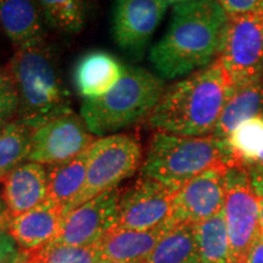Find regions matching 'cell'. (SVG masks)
Masks as SVG:
<instances>
[{
  "instance_id": "1",
  "label": "cell",
  "mask_w": 263,
  "mask_h": 263,
  "mask_svg": "<svg viewBox=\"0 0 263 263\" xmlns=\"http://www.w3.org/2000/svg\"><path fill=\"white\" fill-rule=\"evenodd\" d=\"M228 20L217 0L174 5L168 27L150 50L157 74L162 80H177L211 65L218 57Z\"/></svg>"
},
{
  "instance_id": "2",
  "label": "cell",
  "mask_w": 263,
  "mask_h": 263,
  "mask_svg": "<svg viewBox=\"0 0 263 263\" xmlns=\"http://www.w3.org/2000/svg\"><path fill=\"white\" fill-rule=\"evenodd\" d=\"M234 88L216 59L211 65L167 88L147 118V124L157 132L176 136H213Z\"/></svg>"
},
{
  "instance_id": "3",
  "label": "cell",
  "mask_w": 263,
  "mask_h": 263,
  "mask_svg": "<svg viewBox=\"0 0 263 263\" xmlns=\"http://www.w3.org/2000/svg\"><path fill=\"white\" fill-rule=\"evenodd\" d=\"M18 99L17 120L32 129L72 112L54 47L44 37L16 47L6 66Z\"/></svg>"
},
{
  "instance_id": "4",
  "label": "cell",
  "mask_w": 263,
  "mask_h": 263,
  "mask_svg": "<svg viewBox=\"0 0 263 263\" xmlns=\"http://www.w3.org/2000/svg\"><path fill=\"white\" fill-rule=\"evenodd\" d=\"M166 90L159 74L129 66L123 77L103 97L84 100L81 116L95 137H107L146 120Z\"/></svg>"
},
{
  "instance_id": "5",
  "label": "cell",
  "mask_w": 263,
  "mask_h": 263,
  "mask_svg": "<svg viewBox=\"0 0 263 263\" xmlns=\"http://www.w3.org/2000/svg\"><path fill=\"white\" fill-rule=\"evenodd\" d=\"M232 166L226 140L216 137H182L156 132L151 138L141 177L178 190L213 166Z\"/></svg>"
},
{
  "instance_id": "6",
  "label": "cell",
  "mask_w": 263,
  "mask_h": 263,
  "mask_svg": "<svg viewBox=\"0 0 263 263\" xmlns=\"http://www.w3.org/2000/svg\"><path fill=\"white\" fill-rule=\"evenodd\" d=\"M143 160L139 140L129 134L97 138L90 145L87 178L81 193L65 210V216L93 197L117 188L137 172Z\"/></svg>"
},
{
  "instance_id": "7",
  "label": "cell",
  "mask_w": 263,
  "mask_h": 263,
  "mask_svg": "<svg viewBox=\"0 0 263 263\" xmlns=\"http://www.w3.org/2000/svg\"><path fill=\"white\" fill-rule=\"evenodd\" d=\"M217 61L235 87L263 78V12L229 17Z\"/></svg>"
},
{
  "instance_id": "8",
  "label": "cell",
  "mask_w": 263,
  "mask_h": 263,
  "mask_svg": "<svg viewBox=\"0 0 263 263\" xmlns=\"http://www.w3.org/2000/svg\"><path fill=\"white\" fill-rule=\"evenodd\" d=\"M223 211L228 229L232 263H245L250 248L261 235L258 199L245 167L235 164L227 167Z\"/></svg>"
},
{
  "instance_id": "9",
  "label": "cell",
  "mask_w": 263,
  "mask_h": 263,
  "mask_svg": "<svg viewBox=\"0 0 263 263\" xmlns=\"http://www.w3.org/2000/svg\"><path fill=\"white\" fill-rule=\"evenodd\" d=\"M95 139L81 115L72 111L33 129L28 161L54 166L80 155Z\"/></svg>"
},
{
  "instance_id": "10",
  "label": "cell",
  "mask_w": 263,
  "mask_h": 263,
  "mask_svg": "<svg viewBox=\"0 0 263 263\" xmlns=\"http://www.w3.org/2000/svg\"><path fill=\"white\" fill-rule=\"evenodd\" d=\"M121 190L111 189L76 207L65 216L61 229L50 244L91 246L115 228Z\"/></svg>"
},
{
  "instance_id": "11",
  "label": "cell",
  "mask_w": 263,
  "mask_h": 263,
  "mask_svg": "<svg viewBox=\"0 0 263 263\" xmlns=\"http://www.w3.org/2000/svg\"><path fill=\"white\" fill-rule=\"evenodd\" d=\"M227 167L213 166L177 190L170 218L172 224H199L223 211Z\"/></svg>"
},
{
  "instance_id": "12",
  "label": "cell",
  "mask_w": 263,
  "mask_h": 263,
  "mask_svg": "<svg viewBox=\"0 0 263 263\" xmlns=\"http://www.w3.org/2000/svg\"><path fill=\"white\" fill-rule=\"evenodd\" d=\"M176 189L141 177L121 194L118 228L150 230L170 221Z\"/></svg>"
},
{
  "instance_id": "13",
  "label": "cell",
  "mask_w": 263,
  "mask_h": 263,
  "mask_svg": "<svg viewBox=\"0 0 263 263\" xmlns=\"http://www.w3.org/2000/svg\"><path fill=\"white\" fill-rule=\"evenodd\" d=\"M168 5L161 0H115L112 34L116 44L140 58L156 32Z\"/></svg>"
},
{
  "instance_id": "14",
  "label": "cell",
  "mask_w": 263,
  "mask_h": 263,
  "mask_svg": "<svg viewBox=\"0 0 263 263\" xmlns=\"http://www.w3.org/2000/svg\"><path fill=\"white\" fill-rule=\"evenodd\" d=\"M64 218V210L47 200L34 209L11 218L9 233L21 251H37L54 241Z\"/></svg>"
},
{
  "instance_id": "15",
  "label": "cell",
  "mask_w": 263,
  "mask_h": 263,
  "mask_svg": "<svg viewBox=\"0 0 263 263\" xmlns=\"http://www.w3.org/2000/svg\"><path fill=\"white\" fill-rule=\"evenodd\" d=\"M173 224L170 221L150 230L115 227L97 244L104 263H145L160 239Z\"/></svg>"
},
{
  "instance_id": "16",
  "label": "cell",
  "mask_w": 263,
  "mask_h": 263,
  "mask_svg": "<svg viewBox=\"0 0 263 263\" xmlns=\"http://www.w3.org/2000/svg\"><path fill=\"white\" fill-rule=\"evenodd\" d=\"M126 66L105 50H91L78 59L73 67V84L78 95L97 99L110 91L123 77Z\"/></svg>"
},
{
  "instance_id": "17",
  "label": "cell",
  "mask_w": 263,
  "mask_h": 263,
  "mask_svg": "<svg viewBox=\"0 0 263 263\" xmlns=\"http://www.w3.org/2000/svg\"><path fill=\"white\" fill-rule=\"evenodd\" d=\"M3 197L14 217L34 209L48 200V171L44 164L22 163L3 180Z\"/></svg>"
},
{
  "instance_id": "18",
  "label": "cell",
  "mask_w": 263,
  "mask_h": 263,
  "mask_svg": "<svg viewBox=\"0 0 263 263\" xmlns=\"http://www.w3.org/2000/svg\"><path fill=\"white\" fill-rule=\"evenodd\" d=\"M0 31L15 47L44 37V20L35 0H0Z\"/></svg>"
},
{
  "instance_id": "19",
  "label": "cell",
  "mask_w": 263,
  "mask_h": 263,
  "mask_svg": "<svg viewBox=\"0 0 263 263\" xmlns=\"http://www.w3.org/2000/svg\"><path fill=\"white\" fill-rule=\"evenodd\" d=\"M258 115H263V78L233 89L223 107L213 137L226 140L239 124Z\"/></svg>"
},
{
  "instance_id": "20",
  "label": "cell",
  "mask_w": 263,
  "mask_h": 263,
  "mask_svg": "<svg viewBox=\"0 0 263 263\" xmlns=\"http://www.w3.org/2000/svg\"><path fill=\"white\" fill-rule=\"evenodd\" d=\"M90 146L73 159L54 164L48 172V200L67 209L83 188L87 178Z\"/></svg>"
},
{
  "instance_id": "21",
  "label": "cell",
  "mask_w": 263,
  "mask_h": 263,
  "mask_svg": "<svg viewBox=\"0 0 263 263\" xmlns=\"http://www.w3.org/2000/svg\"><path fill=\"white\" fill-rule=\"evenodd\" d=\"M145 263H200L196 224H173L160 239Z\"/></svg>"
},
{
  "instance_id": "22",
  "label": "cell",
  "mask_w": 263,
  "mask_h": 263,
  "mask_svg": "<svg viewBox=\"0 0 263 263\" xmlns=\"http://www.w3.org/2000/svg\"><path fill=\"white\" fill-rule=\"evenodd\" d=\"M200 263H232L224 211L196 224Z\"/></svg>"
},
{
  "instance_id": "23",
  "label": "cell",
  "mask_w": 263,
  "mask_h": 263,
  "mask_svg": "<svg viewBox=\"0 0 263 263\" xmlns=\"http://www.w3.org/2000/svg\"><path fill=\"white\" fill-rule=\"evenodd\" d=\"M33 129L15 120L0 130V180L29 160Z\"/></svg>"
},
{
  "instance_id": "24",
  "label": "cell",
  "mask_w": 263,
  "mask_h": 263,
  "mask_svg": "<svg viewBox=\"0 0 263 263\" xmlns=\"http://www.w3.org/2000/svg\"><path fill=\"white\" fill-rule=\"evenodd\" d=\"M232 166L248 167L263 153V115L239 124L226 139Z\"/></svg>"
},
{
  "instance_id": "25",
  "label": "cell",
  "mask_w": 263,
  "mask_h": 263,
  "mask_svg": "<svg viewBox=\"0 0 263 263\" xmlns=\"http://www.w3.org/2000/svg\"><path fill=\"white\" fill-rule=\"evenodd\" d=\"M44 22L61 33L76 34L83 29L87 10L83 0H35Z\"/></svg>"
},
{
  "instance_id": "26",
  "label": "cell",
  "mask_w": 263,
  "mask_h": 263,
  "mask_svg": "<svg viewBox=\"0 0 263 263\" xmlns=\"http://www.w3.org/2000/svg\"><path fill=\"white\" fill-rule=\"evenodd\" d=\"M35 252L43 263H104L97 244L91 246L48 244Z\"/></svg>"
},
{
  "instance_id": "27",
  "label": "cell",
  "mask_w": 263,
  "mask_h": 263,
  "mask_svg": "<svg viewBox=\"0 0 263 263\" xmlns=\"http://www.w3.org/2000/svg\"><path fill=\"white\" fill-rule=\"evenodd\" d=\"M18 99L6 68H0V130L17 120Z\"/></svg>"
},
{
  "instance_id": "28",
  "label": "cell",
  "mask_w": 263,
  "mask_h": 263,
  "mask_svg": "<svg viewBox=\"0 0 263 263\" xmlns=\"http://www.w3.org/2000/svg\"><path fill=\"white\" fill-rule=\"evenodd\" d=\"M229 17L263 12V0H217Z\"/></svg>"
},
{
  "instance_id": "29",
  "label": "cell",
  "mask_w": 263,
  "mask_h": 263,
  "mask_svg": "<svg viewBox=\"0 0 263 263\" xmlns=\"http://www.w3.org/2000/svg\"><path fill=\"white\" fill-rule=\"evenodd\" d=\"M24 254L9 230L0 229V263H15Z\"/></svg>"
},
{
  "instance_id": "30",
  "label": "cell",
  "mask_w": 263,
  "mask_h": 263,
  "mask_svg": "<svg viewBox=\"0 0 263 263\" xmlns=\"http://www.w3.org/2000/svg\"><path fill=\"white\" fill-rule=\"evenodd\" d=\"M245 263H263V235H259L250 248Z\"/></svg>"
},
{
  "instance_id": "31",
  "label": "cell",
  "mask_w": 263,
  "mask_h": 263,
  "mask_svg": "<svg viewBox=\"0 0 263 263\" xmlns=\"http://www.w3.org/2000/svg\"><path fill=\"white\" fill-rule=\"evenodd\" d=\"M10 222H11V216L8 211L4 197H3V193H0V229L9 230Z\"/></svg>"
},
{
  "instance_id": "32",
  "label": "cell",
  "mask_w": 263,
  "mask_h": 263,
  "mask_svg": "<svg viewBox=\"0 0 263 263\" xmlns=\"http://www.w3.org/2000/svg\"><path fill=\"white\" fill-rule=\"evenodd\" d=\"M258 226H259V234L263 235V193L258 194Z\"/></svg>"
},
{
  "instance_id": "33",
  "label": "cell",
  "mask_w": 263,
  "mask_h": 263,
  "mask_svg": "<svg viewBox=\"0 0 263 263\" xmlns=\"http://www.w3.org/2000/svg\"><path fill=\"white\" fill-rule=\"evenodd\" d=\"M245 168L249 170V171H254V172L263 173V153L261 154V156H259L254 163H251L250 166L245 167Z\"/></svg>"
},
{
  "instance_id": "34",
  "label": "cell",
  "mask_w": 263,
  "mask_h": 263,
  "mask_svg": "<svg viewBox=\"0 0 263 263\" xmlns=\"http://www.w3.org/2000/svg\"><path fill=\"white\" fill-rule=\"evenodd\" d=\"M22 263H43V262L37 252L32 251V252H26V256Z\"/></svg>"
},
{
  "instance_id": "35",
  "label": "cell",
  "mask_w": 263,
  "mask_h": 263,
  "mask_svg": "<svg viewBox=\"0 0 263 263\" xmlns=\"http://www.w3.org/2000/svg\"><path fill=\"white\" fill-rule=\"evenodd\" d=\"M161 2L166 3L167 5H178V4H182V3H186V2H190V0H161Z\"/></svg>"
},
{
  "instance_id": "36",
  "label": "cell",
  "mask_w": 263,
  "mask_h": 263,
  "mask_svg": "<svg viewBox=\"0 0 263 263\" xmlns=\"http://www.w3.org/2000/svg\"><path fill=\"white\" fill-rule=\"evenodd\" d=\"M25 256H26V252H25V254H24V256H22V257L20 258L17 262H15V263H22V261H24V258H25Z\"/></svg>"
},
{
  "instance_id": "37",
  "label": "cell",
  "mask_w": 263,
  "mask_h": 263,
  "mask_svg": "<svg viewBox=\"0 0 263 263\" xmlns=\"http://www.w3.org/2000/svg\"><path fill=\"white\" fill-rule=\"evenodd\" d=\"M106 263H128V262H106Z\"/></svg>"
}]
</instances>
